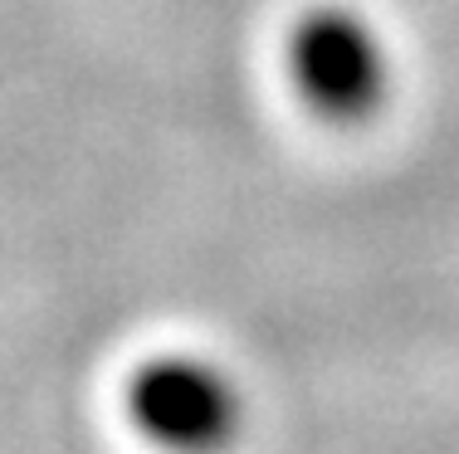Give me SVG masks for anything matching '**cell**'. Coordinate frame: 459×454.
Masks as SVG:
<instances>
[{"label":"cell","instance_id":"cell-2","mask_svg":"<svg viewBox=\"0 0 459 454\" xmlns=\"http://www.w3.org/2000/svg\"><path fill=\"white\" fill-rule=\"evenodd\" d=\"M283 73L293 99L318 123L362 127L391 103L396 64L362 10L352 5H308L283 39Z\"/></svg>","mask_w":459,"mask_h":454},{"label":"cell","instance_id":"cell-1","mask_svg":"<svg viewBox=\"0 0 459 454\" xmlns=\"http://www.w3.org/2000/svg\"><path fill=\"white\" fill-rule=\"evenodd\" d=\"M123 415L157 454H230L249 425L245 391L201 352H152L123 381Z\"/></svg>","mask_w":459,"mask_h":454}]
</instances>
